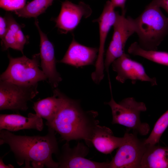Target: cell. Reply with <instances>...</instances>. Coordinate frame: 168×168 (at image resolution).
I'll return each instance as SVG.
<instances>
[{
  "label": "cell",
  "mask_w": 168,
  "mask_h": 168,
  "mask_svg": "<svg viewBox=\"0 0 168 168\" xmlns=\"http://www.w3.org/2000/svg\"><path fill=\"white\" fill-rule=\"evenodd\" d=\"M55 131L48 127L44 136L15 135L8 130H0V145L6 144L14 154L17 164H25L24 168H58L52 155L59 150Z\"/></svg>",
  "instance_id": "1"
},
{
  "label": "cell",
  "mask_w": 168,
  "mask_h": 168,
  "mask_svg": "<svg viewBox=\"0 0 168 168\" xmlns=\"http://www.w3.org/2000/svg\"><path fill=\"white\" fill-rule=\"evenodd\" d=\"M62 101L55 117L48 127L59 133L63 140H83L88 146L95 127L99 123L97 112L85 111L79 102L71 99L62 93Z\"/></svg>",
  "instance_id": "2"
},
{
  "label": "cell",
  "mask_w": 168,
  "mask_h": 168,
  "mask_svg": "<svg viewBox=\"0 0 168 168\" xmlns=\"http://www.w3.org/2000/svg\"><path fill=\"white\" fill-rule=\"evenodd\" d=\"M134 20L140 47L157 50L168 35V17L162 12L159 0H152Z\"/></svg>",
  "instance_id": "3"
},
{
  "label": "cell",
  "mask_w": 168,
  "mask_h": 168,
  "mask_svg": "<svg viewBox=\"0 0 168 168\" xmlns=\"http://www.w3.org/2000/svg\"><path fill=\"white\" fill-rule=\"evenodd\" d=\"M110 86L111 99L105 103L111 108L112 124L123 125L142 136L147 135L150 130V126L147 123H142L140 116L141 112L147 110L145 104L143 102L136 101L133 97L125 98L117 103L113 97L111 85Z\"/></svg>",
  "instance_id": "4"
},
{
  "label": "cell",
  "mask_w": 168,
  "mask_h": 168,
  "mask_svg": "<svg viewBox=\"0 0 168 168\" xmlns=\"http://www.w3.org/2000/svg\"><path fill=\"white\" fill-rule=\"evenodd\" d=\"M8 65L0 76V81L24 85H33L47 78L39 68L40 54L33 55L31 58L26 56L13 58L8 54Z\"/></svg>",
  "instance_id": "5"
},
{
  "label": "cell",
  "mask_w": 168,
  "mask_h": 168,
  "mask_svg": "<svg viewBox=\"0 0 168 168\" xmlns=\"http://www.w3.org/2000/svg\"><path fill=\"white\" fill-rule=\"evenodd\" d=\"M125 13L122 12L120 14L116 12V18L113 26V35L104 60L105 68L109 77L110 66L124 53V48L128 40L136 33L134 19L129 16L126 17Z\"/></svg>",
  "instance_id": "6"
},
{
  "label": "cell",
  "mask_w": 168,
  "mask_h": 168,
  "mask_svg": "<svg viewBox=\"0 0 168 168\" xmlns=\"http://www.w3.org/2000/svg\"><path fill=\"white\" fill-rule=\"evenodd\" d=\"M38 83L20 85L3 81L0 82V110L26 111L27 102L37 95Z\"/></svg>",
  "instance_id": "7"
},
{
  "label": "cell",
  "mask_w": 168,
  "mask_h": 168,
  "mask_svg": "<svg viewBox=\"0 0 168 168\" xmlns=\"http://www.w3.org/2000/svg\"><path fill=\"white\" fill-rule=\"evenodd\" d=\"M134 134L126 132L123 142L118 148L108 168H141L143 155L147 145Z\"/></svg>",
  "instance_id": "8"
},
{
  "label": "cell",
  "mask_w": 168,
  "mask_h": 168,
  "mask_svg": "<svg viewBox=\"0 0 168 168\" xmlns=\"http://www.w3.org/2000/svg\"><path fill=\"white\" fill-rule=\"evenodd\" d=\"M110 1L105 4L99 17L93 22L98 23L99 31V47L97 57L95 63V69L91 74L93 81L99 84L103 79L104 74L105 45L108 33L115 21L116 12Z\"/></svg>",
  "instance_id": "9"
},
{
  "label": "cell",
  "mask_w": 168,
  "mask_h": 168,
  "mask_svg": "<svg viewBox=\"0 0 168 168\" xmlns=\"http://www.w3.org/2000/svg\"><path fill=\"white\" fill-rule=\"evenodd\" d=\"M66 142L56 155L59 168H108V162H98L85 158L88 148L82 143L71 148Z\"/></svg>",
  "instance_id": "10"
},
{
  "label": "cell",
  "mask_w": 168,
  "mask_h": 168,
  "mask_svg": "<svg viewBox=\"0 0 168 168\" xmlns=\"http://www.w3.org/2000/svg\"><path fill=\"white\" fill-rule=\"evenodd\" d=\"M92 13L90 6L83 2L76 4L66 0L62 2L60 12L54 19L59 32L67 34L72 32L82 18L89 17Z\"/></svg>",
  "instance_id": "11"
},
{
  "label": "cell",
  "mask_w": 168,
  "mask_h": 168,
  "mask_svg": "<svg viewBox=\"0 0 168 168\" xmlns=\"http://www.w3.org/2000/svg\"><path fill=\"white\" fill-rule=\"evenodd\" d=\"M111 65L113 70L117 73L116 79L121 83L129 80L133 84L140 81L148 82L152 86L157 85L156 78L148 76L142 65L131 59L125 52Z\"/></svg>",
  "instance_id": "12"
},
{
  "label": "cell",
  "mask_w": 168,
  "mask_h": 168,
  "mask_svg": "<svg viewBox=\"0 0 168 168\" xmlns=\"http://www.w3.org/2000/svg\"><path fill=\"white\" fill-rule=\"evenodd\" d=\"M38 20L35 18V24L40 37V66L49 82L53 88H56L62 78L56 68L54 47L47 35L41 29Z\"/></svg>",
  "instance_id": "13"
},
{
  "label": "cell",
  "mask_w": 168,
  "mask_h": 168,
  "mask_svg": "<svg viewBox=\"0 0 168 168\" xmlns=\"http://www.w3.org/2000/svg\"><path fill=\"white\" fill-rule=\"evenodd\" d=\"M98 49L83 45L74 37L64 55L59 62L76 68L92 65L96 62Z\"/></svg>",
  "instance_id": "14"
},
{
  "label": "cell",
  "mask_w": 168,
  "mask_h": 168,
  "mask_svg": "<svg viewBox=\"0 0 168 168\" xmlns=\"http://www.w3.org/2000/svg\"><path fill=\"white\" fill-rule=\"evenodd\" d=\"M43 127L42 118L36 113H29L27 117L18 114H0V130L15 132L34 129L41 131Z\"/></svg>",
  "instance_id": "15"
},
{
  "label": "cell",
  "mask_w": 168,
  "mask_h": 168,
  "mask_svg": "<svg viewBox=\"0 0 168 168\" xmlns=\"http://www.w3.org/2000/svg\"><path fill=\"white\" fill-rule=\"evenodd\" d=\"M124 137L114 136L109 128L97 124L94 128L90 137L88 146L93 145L99 152L110 154L122 143Z\"/></svg>",
  "instance_id": "16"
},
{
  "label": "cell",
  "mask_w": 168,
  "mask_h": 168,
  "mask_svg": "<svg viewBox=\"0 0 168 168\" xmlns=\"http://www.w3.org/2000/svg\"><path fill=\"white\" fill-rule=\"evenodd\" d=\"M62 93L58 89H55L52 96L34 103V110L36 114L47 120L46 125L52 122L60 108L62 101Z\"/></svg>",
  "instance_id": "17"
},
{
  "label": "cell",
  "mask_w": 168,
  "mask_h": 168,
  "mask_svg": "<svg viewBox=\"0 0 168 168\" xmlns=\"http://www.w3.org/2000/svg\"><path fill=\"white\" fill-rule=\"evenodd\" d=\"M141 168H168V147L147 145Z\"/></svg>",
  "instance_id": "18"
},
{
  "label": "cell",
  "mask_w": 168,
  "mask_h": 168,
  "mask_svg": "<svg viewBox=\"0 0 168 168\" xmlns=\"http://www.w3.org/2000/svg\"><path fill=\"white\" fill-rule=\"evenodd\" d=\"M128 51L133 55L141 56L156 63L168 66V52L145 50L140 47L137 42L130 45Z\"/></svg>",
  "instance_id": "19"
},
{
  "label": "cell",
  "mask_w": 168,
  "mask_h": 168,
  "mask_svg": "<svg viewBox=\"0 0 168 168\" xmlns=\"http://www.w3.org/2000/svg\"><path fill=\"white\" fill-rule=\"evenodd\" d=\"M54 0H33L28 3L21 9L14 12L19 17L36 18L44 13L51 6Z\"/></svg>",
  "instance_id": "20"
},
{
  "label": "cell",
  "mask_w": 168,
  "mask_h": 168,
  "mask_svg": "<svg viewBox=\"0 0 168 168\" xmlns=\"http://www.w3.org/2000/svg\"><path fill=\"white\" fill-rule=\"evenodd\" d=\"M8 29L4 37L1 40V45L3 50L11 48L21 51L16 37L21 26L14 19L9 20L7 22Z\"/></svg>",
  "instance_id": "21"
},
{
  "label": "cell",
  "mask_w": 168,
  "mask_h": 168,
  "mask_svg": "<svg viewBox=\"0 0 168 168\" xmlns=\"http://www.w3.org/2000/svg\"><path fill=\"white\" fill-rule=\"evenodd\" d=\"M168 127V110L157 120L148 138L144 139V143L152 146L159 143L160 138Z\"/></svg>",
  "instance_id": "22"
},
{
  "label": "cell",
  "mask_w": 168,
  "mask_h": 168,
  "mask_svg": "<svg viewBox=\"0 0 168 168\" xmlns=\"http://www.w3.org/2000/svg\"><path fill=\"white\" fill-rule=\"evenodd\" d=\"M26 0H0V7L8 11L14 12L23 7Z\"/></svg>",
  "instance_id": "23"
},
{
  "label": "cell",
  "mask_w": 168,
  "mask_h": 168,
  "mask_svg": "<svg viewBox=\"0 0 168 168\" xmlns=\"http://www.w3.org/2000/svg\"><path fill=\"white\" fill-rule=\"evenodd\" d=\"M8 24L5 17L0 16V37L2 40L5 35L8 29Z\"/></svg>",
  "instance_id": "24"
},
{
  "label": "cell",
  "mask_w": 168,
  "mask_h": 168,
  "mask_svg": "<svg viewBox=\"0 0 168 168\" xmlns=\"http://www.w3.org/2000/svg\"><path fill=\"white\" fill-rule=\"evenodd\" d=\"M126 0H110V1L115 7H119L120 8L122 12H125V4Z\"/></svg>",
  "instance_id": "25"
},
{
  "label": "cell",
  "mask_w": 168,
  "mask_h": 168,
  "mask_svg": "<svg viewBox=\"0 0 168 168\" xmlns=\"http://www.w3.org/2000/svg\"><path fill=\"white\" fill-rule=\"evenodd\" d=\"M161 8L163 9L168 14V0H159Z\"/></svg>",
  "instance_id": "26"
},
{
  "label": "cell",
  "mask_w": 168,
  "mask_h": 168,
  "mask_svg": "<svg viewBox=\"0 0 168 168\" xmlns=\"http://www.w3.org/2000/svg\"><path fill=\"white\" fill-rule=\"evenodd\" d=\"M8 152L6 153L2 157H0V168H13L14 167L11 164H9L8 165H5L3 161V158L4 156L6 155Z\"/></svg>",
  "instance_id": "27"
}]
</instances>
